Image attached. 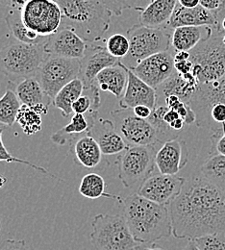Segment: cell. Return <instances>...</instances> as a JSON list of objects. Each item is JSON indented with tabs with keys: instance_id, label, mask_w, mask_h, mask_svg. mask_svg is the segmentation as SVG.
Segmentation results:
<instances>
[{
	"instance_id": "cell-1",
	"label": "cell",
	"mask_w": 225,
	"mask_h": 250,
	"mask_svg": "<svg viewBox=\"0 0 225 250\" xmlns=\"http://www.w3.org/2000/svg\"><path fill=\"white\" fill-rule=\"evenodd\" d=\"M167 207L176 239L225 233V191L202 176L187 180Z\"/></svg>"
},
{
	"instance_id": "cell-2",
	"label": "cell",
	"mask_w": 225,
	"mask_h": 250,
	"mask_svg": "<svg viewBox=\"0 0 225 250\" xmlns=\"http://www.w3.org/2000/svg\"><path fill=\"white\" fill-rule=\"evenodd\" d=\"M134 239L140 244H153L172 235V223L168 207L152 202L138 193L120 198Z\"/></svg>"
},
{
	"instance_id": "cell-3",
	"label": "cell",
	"mask_w": 225,
	"mask_h": 250,
	"mask_svg": "<svg viewBox=\"0 0 225 250\" xmlns=\"http://www.w3.org/2000/svg\"><path fill=\"white\" fill-rule=\"evenodd\" d=\"M55 1L63 15L61 28L72 29L87 42H97L109 30L113 13L100 0Z\"/></svg>"
},
{
	"instance_id": "cell-4",
	"label": "cell",
	"mask_w": 225,
	"mask_h": 250,
	"mask_svg": "<svg viewBox=\"0 0 225 250\" xmlns=\"http://www.w3.org/2000/svg\"><path fill=\"white\" fill-rule=\"evenodd\" d=\"M46 57L44 43L12 42L0 49V71L15 80L34 77Z\"/></svg>"
},
{
	"instance_id": "cell-5",
	"label": "cell",
	"mask_w": 225,
	"mask_h": 250,
	"mask_svg": "<svg viewBox=\"0 0 225 250\" xmlns=\"http://www.w3.org/2000/svg\"><path fill=\"white\" fill-rule=\"evenodd\" d=\"M91 242L96 250H138L123 216L98 214L92 222Z\"/></svg>"
},
{
	"instance_id": "cell-6",
	"label": "cell",
	"mask_w": 225,
	"mask_h": 250,
	"mask_svg": "<svg viewBox=\"0 0 225 250\" xmlns=\"http://www.w3.org/2000/svg\"><path fill=\"white\" fill-rule=\"evenodd\" d=\"M171 34L167 28H152L142 24L131 26L126 32L130 49L121 62L131 69L154 54L169 50Z\"/></svg>"
},
{
	"instance_id": "cell-7",
	"label": "cell",
	"mask_w": 225,
	"mask_h": 250,
	"mask_svg": "<svg viewBox=\"0 0 225 250\" xmlns=\"http://www.w3.org/2000/svg\"><path fill=\"white\" fill-rule=\"evenodd\" d=\"M222 35L201 42L190 51L193 73L200 84L215 81L225 74V44Z\"/></svg>"
},
{
	"instance_id": "cell-8",
	"label": "cell",
	"mask_w": 225,
	"mask_h": 250,
	"mask_svg": "<svg viewBox=\"0 0 225 250\" xmlns=\"http://www.w3.org/2000/svg\"><path fill=\"white\" fill-rule=\"evenodd\" d=\"M159 145L144 146H128L118 156L119 178L125 188L143 183L152 175L156 167L155 156Z\"/></svg>"
},
{
	"instance_id": "cell-9",
	"label": "cell",
	"mask_w": 225,
	"mask_h": 250,
	"mask_svg": "<svg viewBox=\"0 0 225 250\" xmlns=\"http://www.w3.org/2000/svg\"><path fill=\"white\" fill-rule=\"evenodd\" d=\"M80 70L81 60L47 55L35 77L53 100L65 85L79 77Z\"/></svg>"
},
{
	"instance_id": "cell-10",
	"label": "cell",
	"mask_w": 225,
	"mask_h": 250,
	"mask_svg": "<svg viewBox=\"0 0 225 250\" xmlns=\"http://www.w3.org/2000/svg\"><path fill=\"white\" fill-rule=\"evenodd\" d=\"M20 14L26 27L41 37H49L62 26V11L55 0H29Z\"/></svg>"
},
{
	"instance_id": "cell-11",
	"label": "cell",
	"mask_w": 225,
	"mask_h": 250,
	"mask_svg": "<svg viewBox=\"0 0 225 250\" xmlns=\"http://www.w3.org/2000/svg\"><path fill=\"white\" fill-rule=\"evenodd\" d=\"M113 123L129 146H144L164 144L156 128L148 120L138 118L132 109L111 112Z\"/></svg>"
},
{
	"instance_id": "cell-12",
	"label": "cell",
	"mask_w": 225,
	"mask_h": 250,
	"mask_svg": "<svg viewBox=\"0 0 225 250\" xmlns=\"http://www.w3.org/2000/svg\"><path fill=\"white\" fill-rule=\"evenodd\" d=\"M184 177L166 174H154L143 181L138 194L160 205L168 206L181 192L186 183Z\"/></svg>"
},
{
	"instance_id": "cell-13",
	"label": "cell",
	"mask_w": 225,
	"mask_h": 250,
	"mask_svg": "<svg viewBox=\"0 0 225 250\" xmlns=\"http://www.w3.org/2000/svg\"><path fill=\"white\" fill-rule=\"evenodd\" d=\"M131 70L147 85L157 89L175 70L174 54L169 50L154 54L131 68Z\"/></svg>"
},
{
	"instance_id": "cell-14",
	"label": "cell",
	"mask_w": 225,
	"mask_h": 250,
	"mask_svg": "<svg viewBox=\"0 0 225 250\" xmlns=\"http://www.w3.org/2000/svg\"><path fill=\"white\" fill-rule=\"evenodd\" d=\"M89 43L70 28L62 27L59 31L47 37L44 50L47 55L68 59L82 60L88 50Z\"/></svg>"
},
{
	"instance_id": "cell-15",
	"label": "cell",
	"mask_w": 225,
	"mask_h": 250,
	"mask_svg": "<svg viewBox=\"0 0 225 250\" xmlns=\"http://www.w3.org/2000/svg\"><path fill=\"white\" fill-rule=\"evenodd\" d=\"M69 146L73 161L82 167L91 170H101L109 166L108 160L91 133L81 135L73 140Z\"/></svg>"
},
{
	"instance_id": "cell-16",
	"label": "cell",
	"mask_w": 225,
	"mask_h": 250,
	"mask_svg": "<svg viewBox=\"0 0 225 250\" xmlns=\"http://www.w3.org/2000/svg\"><path fill=\"white\" fill-rule=\"evenodd\" d=\"M220 14V11L211 12L200 5L194 8H185L177 2L166 28L169 30L183 26H211L219 28Z\"/></svg>"
},
{
	"instance_id": "cell-17",
	"label": "cell",
	"mask_w": 225,
	"mask_h": 250,
	"mask_svg": "<svg viewBox=\"0 0 225 250\" xmlns=\"http://www.w3.org/2000/svg\"><path fill=\"white\" fill-rule=\"evenodd\" d=\"M8 87L14 90L22 105L31 107L41 116L47 114L48 108L53 102L35 76L23 78L19 83L9 81Z\"/></svg>"
},
{
	"instance_id": "cell-18",
	"label": "cell",
	"mask_w": 225,
	"mask_h": 250,
	"mask_svg": "<svg viewBox=\"0 0 225 250\" xmlns=\"http://www.w3.org/2000/svg\"><path fill=\"white\" fill-rule=\"evenodd\" d=\"M120 60L113 57L106 47L89 43L85 57L81 60V70L79 78L82 79L85 89L95 85L97 75L105 68L115 65Z\"/></svg>"
},
{
	"instance_id": "cell-19",
	"label": "cell",
	"mask_w": 225,
	"mask_h": 250,
	"mask_svg": "<svg viewBox=\"0 0 225 250\" xmlns=\"http://www.w3.org/2000/svg\"><path fill=\"white\" fill-rule=\"evenodd\" d=\"M188 163V152L185 144L172 139L162 144L155 156V164L161 174L176 175Z\"/></svg>"
},
{
	"instance_id": "cell-20",
	"label": "cell",
	"mask_w": 225,
	"mask_h": 250,
	"mask_svg": "<svg viewBox=\"0 0 225 250\" xmlns=\"http://www.w3.org/2000/svg\"><path fill=\"white\" fill-rule=\"evenodd\" d=\"M105 156H119L128 148V144L110 120L97 119L91 130Z\"/></svg>"
},
{
	"instance_id": "cell-21",
	"label": "cell",
	"mask_w": 225,
	"mask_h": 250,
	"mask_svg": "<svg viewBox=\"0 0 225 250\" xmlns=\"http://www.w3.org/2000/svg\"><path fill=\"white\" fill-rule=\"evenodd\" d=\"M127 71L128 82L124 94L120 101L121 108L133 109L139 105H144L154 110L157 103L156 89L143 82L131 69L128 68Z\"/></svg>"
},
{
	"instance_id": "cell-22",
	"label": "cell",
	"mask_w": 225,
	"mask_h": 250,
	"mask_svg": "<svg viewBox=\"0 0 225 250\" xmlns=\"http://www.w3.org/2000/svg\"><path fill=\"white\" fill-rule=\"evenodd\" d=\"M214 103L225 104V76L215 81L200 84L189 105L197 118Z\"/></svg>"
},
{
	"instance_id": "cell-23",
	"label": "cell",
	"mask_w": 225,
	"mask_h": 250,
	"mask_svg": "<svg viewBox=\"0 0 225 250\" xmlns=\"http://www.w3.org/2000/svg\"><path fill=\"white\" fill-rule=\"evenodd\" d=\"M97 119V111L89 112L86 115L74 114L68 125L51 136V141L59 146L68 145L81 135L90 133Z\"/></svg>"
},
{
	"instance_id": "cell-24",
	"label": "cell",
	"mask_w": 225,
	"mask_h": 250,
	"mask_svg": "<svg viewBox=\"0 0 225 250\" xmlns=\"http://www.w3.org/2000/svg\"><path fill=\"white\" fill-rule=\"evenodd\" d=\"M128 68L121 60L115 65L103 69L96 78L95 84L99 90L110 92L117 98H122L124 94L128 82Z\"/></svg>"
},
{
	"instance_id": "cell-25",
	"label": "cell",
	"mask_w": 225,
	"mask_h": 250,
	"mask_svg": "<svg viewBox=\"0 0 225 250\" xmlns=\"http://www.w3.org/2000/svg\"><path fill=\"white\" fill-rule=\"evenodd\" d=\"M177 0H154L140 12V24L152 28H166Z\"/></svg>"
},
{
	"instance_id": "cell-26",
	"label": "cell",
	"mask_w": 225,
	"mask_h": 250,
	"mask_svg": "<svg viewBox=\"0 0 225 250\" xmlns=\"http://www.w3.org/2000/svg\"><path fill=\"white\" fill-rule=\"evenodd\" d=\"M213 35L211 26H183L172 30L171 46L175 51H191Z\"/></svg>"
},
{
	"instance_id": "cell-27",
	"label": "cell",
	"mask_w": 225,
	"mask_h": 250,
	"mask_svg": "<svg viewBox=\"0 0 225 250\" xmlns=\"http://www.w3.org/2000/svg\"><path fill=\"white\" fill-rule=\"evenodd\" d=\"M5 21L12 36L20 42L29 44H42L46 42L47 37H41L37 33L28 29L21 20L20 11H8Z\"/></svg>"
},
{
	"instance_id": "cell-28",
	"label": "cell",
	"mask_w": 225,
	"mask_h": 250,
	"mask_svg": "<svg viewBox=\"0 0 225 250\" xmlns=\"http://www.w3.org/2000/svg\"><path fill=\"white\" fill-rule=\"evenodd\" d=\"M85 85L81 78H76L65 85L64 88L56 94L53 99V105L61 111L64 118H68L72 113L73 103L84 94Z\"/></svg>"
},
{
	"instance_id": "cell-29",
	"label": "cell",
	"mask_w": 225,
	"mask_h": 250,
	"mask_svg": "<svg viewBox=\"0 0 225 250\" xmlns=\"http://www.w3.org/2000/svg\"><path fill=\"white\" fill-rule=\"evenodd\" d=\"M201 176L225 191V156L217 154L208 158L201 166Z\"/></svg>"
},
{
	"instance_id": "cell-30",
	"label": "cell",
	"mask_w": 225,
	"mask_h": 250,
	"mask_svg": "<svg viewBox=\"0 0 225 250\" xmlns=\"http://www.w3.org/2000/svg\"><path fill=\"white\" fill-rule=\"evenodd\" d=\"M21 103L14 90L7 87V90L0 98V125L12 127L17 123V117Z\"/></svg>"
},
{
	"instance_id": "cell-31",
	"label": "cell",
	"mask_w": 225,
	"mask_h": 250,
	"mask_svg": "<svg viewBox=\"0 0 225 250\" xmlns=\"http://www.w3.org/2000/svg\"><path fill=\"white\" fill-rule=\"evenodd\" d=\"M106 183L104 178L98 173H88L86 174L80 183L79 192L86 198L90 199H97L99 197H110L113 199H120V196L108 194L105 191Z\"/></svg>"
},
{
	"instance_id": "cell-32",
	"label": "cell",
	"mask_w": 225,
	"mask_h": 250,
	"mask_svg": "<svg viewBox=\"0 0 225 250\" xmlns=\"http://www.w3.org/2000/svg\"><path fill=\"white\" fill-rule=\"evenodd\" d=\"M17 123L20 125L24 134L32 136L41 130V115L29 106L21 105L17 117Z\"/></svg>"
},
{
	"instance_id": "cell-33",
	"label": "cell",
	"mask_w": 225,
	"mask_h": 250,
	"mask_svg": "<svg viewBox=\"0 0 225 250\" xmlns=\"http://www.w3.org/2000/svg\"><path fill=\"white\" fill-rule=\"evenodd\" d=\"M157 105H164L168 109L176 111L179 116L185 121L186 125H192L196 121V115L192 107L187 103L183 102L175 95H168L161 100H158L156 106Z\"/></svg>"
},
{
	"instance_id": "cell-34",
	"label": "cell",
	"mask_w": 225,
	"mask_h": 250,
	"mask_svg": "<svg viewBox=\"0 0 225 250\" xmlns=\"http://www.w3.org/2000/svg\"><path fill=\"white\" fill-rule=\"evenodd\" d=\"M106 48L113 57L123 60L127 56L130 49L127 36L119 33L113 34L106 41Z\"/></svg>"
},
{
	"instance_id": "cell-35",
	"label": "cell",
	"mask_w": 225,
	"mask_h": 250,
	"mask_svg": "<svg viewBox=\"0 0 225 250\" xmlns=\"http://www.w3.org/2000/svg\"><path fill=\"white\" fill-rule=\"evenodd\" d=\"M199 250H225V233H215L191 240Z\"/></svg>"
},
{
	"instance_id": "cell-36",
	"label": "cell",
	"mask_w": 225,
	"mask_h": 250,
	"mask_svg": "<svg viewBox=\"0 0 225 250\" xmlns=\"http://www.w3.org/2000/svg\"><path fill=\"white\" fill-rule=\"evenodd\" d=\"M6 128H7L6 126L0 125V162H8V163H15L16 162V163L25 164L27 166H30L31 167L37 169V170L41 171L44 174H48V171L45 170L43 167L36 166V165H34L32 163L26 161V160H21V159H19L17 157H14L11 153H9V151L6 149V147H5L4 144H3V141H2V134H3V132H4V130Z\"/></svg>"
},
{
	"instance_id": "cell-37",
	"label": "cell",
	"mask_w": 225,
	"mask_h": 250,
	"mask_svg": "<svg viewBox=\"0 0 225 250\" xmlns=\"http://www.w3.org/2000/svg\"><path fill=\"white\" fill-rule=\"evenodd\" d=\"M103 5L110 10L115 16H122L123 12L125 9H128L127 3L125 0H100Z\"/></svg>"
},
{
	"instance_id": "cell-38",
	"label": "cell",
	"mask_w": 225,
	"mask_h": 250,
	"mask_svg": "<svg viewBox=\"0 0 225 250\" xmlns=\"http://www.w3.org/2000/svg\"><path fill=\"white\" fill-rule=\"evenodd\" d=\"M0 250H29L25 241L17 240H6L0 245Z\"/></svg>"
},
{
	"instance_id": "cell-39",
	"label": "cell",
	"mask_w": 225,
	"mask_h": 250,
	"mask_svg": "<svg viewBox=\"0 0 225 250\" xmlns=\"http://www.w3.org/2000/svg\"><path fill=\"white\" fill-rule=\"evenodd\" d=\"M28 1L29 0H0V9H7L8 11H20Z\"/></svg>"
},
{
	"instance_id": "cell-40",
	"label": "cell",
	"mask_w": 225,
	"mask_h": 250,
	"mask_svg": "<svg viewBox=\"0 0 225 250\" xmlns=\"http://www.w3.org/2000/svg\"><path fill=\"white\" fill-rule=\"evenodd\" d=\"M193 63L191 59L174 62V69L178 74L184 75L193 72Z\"/></svg>"
},
{
	"instance_id": "cell-41",
	"label": "cell",
	"mask_w": 225,
	"mask_h": 250,
	"mask_svg": "<svg viewBox=\"0 0 225 250\" xmlns=\"http://www.w3.org/2000/svg\"><path fill=\"white\" fill-rule=\"evenodd\" d=\"M200 6L211 12H219L224 8V2L223 0H200Z\"/></svg>"
},
{
	"instance_id": "cell-42",
	"label": "cell",
	"mask_w": 225,
	"mask_h": 250,
	"mask_svg": "<svg viewBox=\"0 0 225 250\" xmlns=\"http://www.w3.org/2000/svg\"><path fill=\"white\" fill-rule=\"evenodd\" d=\"M132 110L138 118L143 119V120H148L151 117L152 112H153L152 109H150L149 107L144 106V105H139V106L133 108Z\"/></svg>"
},
{
	"instance_id": "cell-43",
	"label": "cell",
	"mask_w": 225,
	"mask_h": 250,
	"mask_svg": "<svg viewBox=\"0 0 225 250\" xmlns=\"http://www.w3.org/2000/svg\"><path fill=\"white\" fill-rule=\"evenodd\" d=\"M154 0H127V6L138 12L143 11L147 5H149Z\"/></svg>"
},
{
	"instance_id": "cell-44",
	"label": "cell",
	"mask_w": 225,
	"mask_h": 250,
	"mask_svg": "<svg viewBox=\"0 0 225 250\" xmlns=\"http://www.w3.org/2000/svg\"><path fill=\"white\" fill-rule=\"evenodd\" d=\"M181 117L179 116V114L176 111L171 110V109H167V111L163 116V121H164V124H166V125L169 126L173 122H175L176 120H178Z\"/></svg>"
},
{
	"instance_id": "cell-45",
	"label": "cell",
	"mask_w": 225,
	"mask_h": 250,
	"mask_svg": "<svg viewBox=\"0 0 225 250\" xmlns=\"http://www.w3.org/2000/svg\"><path fill=\"white\" fill-rule=\"evenodd\" d=\"M177 2L185 8H194L200 5V0H177Z\"/></svg>"
},
{
	"instance_id": "cell-46",
	"label": "cell",
	"mask_w": 225,
	"mask_h": 250,
	"mask_svg": "<svg viewBox=\"0 0 225 250\" xmlns=\"http://www.w3.org/2000/svg\"><path fill=\"white\" fill-rule=\"evenodd\" d=\"M185 125H186L185 121H184L183 119H181V118H180V119L176 120L175 122H173L171 125H169V127L171 128V130H172V131L177 132V131L182 130V129L184 128Z\"/></svg>"
},
{
	"instance_id": "cell-47",
	"label": "cell",
	"mask_w": 225,
	"mask_h": 250,
	"mask_svg": "<svg viewBox=\"0 0 225 250\" xmlns=\"http://www.w3.org/2000/svg\"><path fill=\"white\" fill-rule=\"evenodd\" d=\"M138 250H164L162 248H159V247H157L156 245H154V244H152L151 246H149V247H143V246H140L139 247V249Z\"/></svg>"
},
{
	"instance_id": "cell-48",
	"label": "cell",
	"mask_w": 225,
	"mask_h": 250,
	"mask_svg": "<svg viewBox=\"0 0 225 250\" xmlns=\"http://www.w3.org/2000/svg\"><path fill=\"white\" fill-rule=\"evenodd\" d=\"M183 250H199L198 248L194 245L193 241H189V243L186 245V247L183 249Z\"/></svg>"
},
{
	"instance_id": "cell-49",
	"label": "cell",
	"mask_w": 225,
	"mask_h": 250,
	"mask_svg": "<svg viewBox=\"0 0 225 250\" xmlns=\"http://www.w3.org/2000/svg\"><path fill=\"white\" fill-rule=\"evenodd\" d=\"M222 27H223V30L225 31V16L223 18V21H222Z\"/></svg>"
},
{
	"instance_id": "cell-50",
	"label": "cell",
	"mask_w": 225,
	"mask_h": 250,
	"mask_svg": "<svg viewBox=\"0 0 225 250\" xmlns=\"http://www.w3.org/2000/svg\"><path fill=\"white\" fill-rule=\"evenodd\" d=\"M223 42H224V43L225 44V35L223 37Z\"/></svg>"
},
{
	"instance_id": "cell-51",
	"label": "cell",
	"mask_w": 225,
	"mask_h": 250,
	"mask_svg": "<svg viewBox=\"0 0 225 250\" xmlns=\"http://www.w3.org/2000/svg\"><path fill=\"white\" fill-rule=\"evenodd\" d=\"M223 135H224V136H225V129H224V130H223Z\"/></svg>"
},
{
	"instance_id": "cell-52",
	"label": "cell",
	"mask_w": 225,
	"mask_h": 250,
	"mask_svg": "<svg viewBox=\"0 0 225 250\" xmlns=\"http://www.w3.org/2000/svg\"><path fill=\"white\" fill-rule=\"evenodd\" d=\"M125 1H126V3H127V0H125Z\"/></svg>"
},
{
	"instance_id": "cell-53",
	"label": "cell",
	"mask_w": 225,
	"mask_h": 250,
	"mask_svg": "<svg viewBox=\"0 0 225 250\" xmlns=\"http://www.w3.org/2000/svg\"></svg>"
}]
</instances>
